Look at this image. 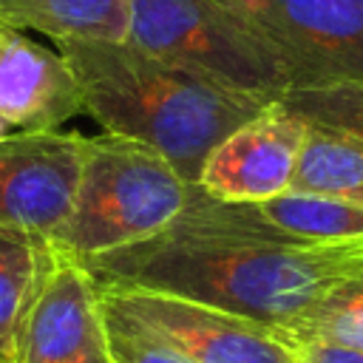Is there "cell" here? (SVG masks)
Here are the masks:
<instances>
[{"label": "cell", "instance_id": "obj_1", "mask_svg": "<svg viewBox=\"0 0 363 363\" xmlns=\"http://www.w3.org/2000/svg\"><path fill=\"white\" fill-rule=\"evenodd\" d=\"M99 284L167 292L264 326L303 315L337 281L363 269V238L298 241L258 204L213 199L201 184L187 210L162 233L85 258Z\"/></svg>", "mask_w": 363, "mask_h": 363}, {"label": "cell", "instance_id": "obj_2", "mask_svg": "<svg viewBox=\"0 0 363 363\" xmlns=\"http://www.w3.org/2000/svg\"><path fill=\"white\" fill-rule=\"evenodd\" d=\"M57 45L79 82L85 113L105 133L150 145L187 182H199L221 139L275 102L164 62L130 43Z\"/></svg>", "mask_w": 363, "mask_h": 363}, {"label": "cell", "instance_id": "obj_3", "mask_svg": "<svg viewBox=\"0 0 363 363\" xmlns=\"http://www.w3.org/2000/svg\"><path fill=\"white\" fill-rule=\"evenodd\" d=\"M196 190L199 182H187L145 142L85 136L71 213L51 244L79 261L139 244L170 227Z\"/></svg>", "mask_w": 363, "mask_h": 363}, {"label": "cell", "instance_id": "obj_4", "mask_svg": "<svg viewBox=\"0 0 363 363\" xmlns=\"http://www.w3.org/2000/svg\"><path fill=\"white\" fill-rule=\"evenodd\" d=\"M130 45L221 85L281 99L289 74L272 45L224 0H128Z\"/></svg>", "mask_w": 363, "mask_h": 363}, {"label": "cell", "instance_id": "obj_5", "mask_svg": "<svg viewBox=\"0 0 363 363\" xmlns=\"http://www.w3.org/2000/svg\"><path fill=\"white\" fill-rule=\"evenodd\" d=\"M281 57L289 88L363 82V0H224Z\"/></svg>", "mask_w": 363, "mask_h": 363}, {"label": "cell", "instance_id": "obj_6", "mask_svg": "<svg viewBox=\"0 0 363 363\" xmlns=\"http://www.w3.org/2000/svg\"><path fill=\"white\" fill-rule=\"evenodd\" d=\"M14 363H113L99 281L85 261L54 244L20 320Z\"/></svg>", "mask_w": 363, "mask_h": 363}, {"label": "cell", "instance_id": "obj_7", "mask_svg": "<svg viewBox=\"0 0 363 363\" xmlns=\"http://www.w3.org/2000/svg\"><path fill=\"white\" fill-rule=\"evenodd\" d=\"M102 303L133 318L196 363H298L289 346L258 320L136 286L99 284Z\"/></svg>", "mask_w": 363, "mask_h": 363}, {"label": "cell", "instance_id": "obj_8", "mask_svg": "<svg viewBox=\"0 0 363 363\" xmlns=\"http://www.w3.org/2000/svg\"><path fill=\"white\" fill-rule=\"evenodd\" d=\"M82 147L77 130L0 136V227L54 241L71 213Z\"/></svg>", "mask_w": 363, "mask_h": 363}, {"label": "cell", "instance_id": "obj_9", "mask_svg": "<svg viewBox=\"0 0 363 363\" xmlns=\"http://www.w3.org/2000/svg\"><path fill=\"white\" fill-rule=\"evenodd\" d=\"M306 139V119L278 99L235 128L207 156L199 184L221 201L261 204L292 187Z\"/></svg>", "mask_w": 363, "mask_h": 363}, {"label": "cell", "instance_id": "obj_10", "mask_svg": "<svg viewBox=\"0 0 363 363\" xmlns=\"http://www.w3.org/2000/svg\"><path fill=\"white\" fill-rule=\"evenodd\" d=\"M85 113L82 91L60 51L0 31V116L14 130H60Z\"/></svg>", "mask_w": 363, "mask_h": 363}, {"label": "cell", "instance_id": "obj_11", "mask_svg": "<svg viewBox=\"0 0 363 363\" xmlns=\"http://www.w3.org/2000/svg\"><path fill=\"white\" fill-rule=\"evenodd\" d=\"M0 23L11 31H40L54 43H125L128 0H0Z\"/></svg>", "mask_w": 363, "mask_h": 363}, {"label": "cell", "instance_id": "obj_12", "mask_svg": "<svg viewBox=\"0 0 363 363\" xmlns=\"http://www.w3.org/2000/svg\"><path fill=\"white\" fill-rule=\"evenodd\" d=\"M289 190L337 196L363 207V142L306 122V139Z\"/></svg>", "mask_w": 363, "mask_h": 363}, {"label": "cell", "instance_id": "obj_13", "mask_svg": "<svg viewBox=\"0 0 363 363\" xmlns=\"http://www.w3.org/2000/svg\"><path fill=\"white\" fill-rule=\"evenodd\" d=\"M51 241L0 227V363H14L20 320L43 281Z\"/></svg>", "mask_w": 363, "mask_h": 363}, {"label": "cell", "instance_id": "obj_14", "mask_svg": "<svg viewBox=\"0 0 363 363\" xmlns=\"http://www.w3.org/2000/svg\"><path fill=\"white\" fill-rule=\"evenodd\" d=\"M264 218L298 241L340 244L363 238V207L337 196L286 190L258 204Z\"/></svg>", "mask_w": 363, "mask_h": 363}, {"label": "cell", "instance_id": "obj_15", "mask_svg": "<svg viewBox=\"0 0 363 363\" xmlns=\"http://www.w3.org/2000/svg\"><path fill=\"white\" fill-rule=\"evenodd\" d=\"M278 340H332L363 346V269L337 281L303 315L284 326H269Z\"/></svg>", "mask_w": 363, "mask_h": 363}, {"label": "cell", "instance_id": "obj_16", "mask_svg": "<svg viewBox=\"0 0 363 363\" xmlns=\"http://www.w3.org/2000/svg\"><path fill=\"white\" fill-rule=\"evenodd\" d=\"M278 102L309 125L332 128L363 142V82L289 88Z\"/></svg>", "mask_w": 363, "mask_h": 363}, {"label": "cell", "instance_id": "obj_17", "mask_svg": "<svg viewBox=\"0 0 363 363\" xmlns=\"http://www.w3.org/2000/svg\"><path fill=\"white\" fill-rule=\"evenodd\" d=\"M105 320H108V346L113 363H196L133 318L105 306Z\"/></svg>", "mask_w": 363, "mask_h": 363}, {"label": "cell", "instance_id": "obj_18", "mask_svg": "<svg viewBox=\"0 0 363 363\" xmlns=\"http://www.w3.org/2000/svg\"><path fill=\"white\" fill-rule=\"evenodd\" d=\"M284 346H289L298 363H363V346L332 340H286Z\"/></svg>", "mask_w": 363, "mask_h": 363}, {"label": "cell", "instance_id": "obj_19", "mask_svg": "<svg viewBox=\"0 0 363 363\" xmlns=\"http://www.w3.org/2000/svg\"><path fill=\"white\" fill-rule=\"evenodd\" d=\"M9 133H14V128H11V125H9V122L0 116V136H9Z\"/></svg>", "mask_w": 363, "mask_h": 363}, {"label": "cell", "instance_id": "obj_20", "mask_svg": "<svg viewBox=\"0 0 363 363\" xmlns=\"http://www.w3.org/2000/svg\"><path fill=\"white\" fill-rule=\"evenodd\" d=\"M3 28H6V26H3V23H0V31H3Z\"/></svg>", "mask_w": 363, "mask_h": 363}]
</instances>
